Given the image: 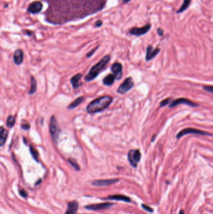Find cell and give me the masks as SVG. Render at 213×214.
I'll return each instance as SVG.
<instances>
[{
  "label": "cell",
  "instance_id": "obj_29",
  "mask_svg": "<svg viewBox=\"0 0 213 214\" xmlns=\"http://www.w3.org/2000/svg\"><path fill=\"white\" fill-rule=\"evenodd\" d=\"M21 127L22 129H23L24 130H30V125L28 123H22L21 125Z\"/></svg>",
  "mask_w": 213,
  "mask_h": 214
},
{
  "label": "cell",
  "instance_id": "obj_11",
  "mask_svg": "<svg viewBox=\"0 0 213 214\" xmlns=\"http://www.w3.org/2000/svg\"><path fill=\"white\" fill-rule=\"evenodd\" d=\"M120 181L119 179H111L105 180H96L92 182V185L98 187H105L116 183Z\"/></svg>",
  "mask_w": 213,
  "mask_h": 214
},
{
  "label": "cell",
  "instance_id": "obj_19",
  "mask_svg": "<svg viewBox=\"0 0 213 214\" xmlns=\"http://www.w3.org/2000/svg\"><path fill=\"white\" fill-rule=\"evenodd\" d=\"M8 135V131L2 126L0 128V146L1 147L5 145Z\"/></svg>",
  "mask_w": 213,
  "mask_h": 214
},
{
  "label": "cell",
  "instance_id": "obj_17",
  "mask_svg": "<svg viewBox=\"0 0 213 214\" xmlns=\"http://www.w3.org/2000/svg\"><path fill=\"white\" fill-rule=\"evenodd\" d=\"M108 200H118V201H125V202L129 203L131 201V199L129 197L123 195H109L107 198Z\"/></svg>",
  "mask_w": 213,
  "mask_h": 214
},
{
  "label": "cell",
  "instance_id": "obj_9",
  "mask_svg": "<svg viewBox=\"0 0 213 214\" xmlns=\"http://www.w3.org/2000/svg\"><path fill=\"white\" fill-rule=\"evenodd\" d=\"M114 205L113 203L111 202H104V203H100V204H91L85 206L84 208L89 211H100V210L103 209H107Z\"/></svg>",
  "mask_w": 213,
  "mask_h": 214
},
{
  "label": "cell",
  "instance_id": "obj_8",
  "mask_svg": "<svg viewBox=\"0 0 213 214\" xmlns=\"http://www.w3.org/2000/svg\"><path fill=\"white\" fill-rule=\"evenodd\" d=\"M180 104H185L191 107H196L198 106L197 104H196L194 101H192L189 99H187V98H179L172 101L170 104L169 107V108H173V107H175L176 106L179 105Z\"/></svg>",
  "mask_w": 213,
  "mask_h": 214
},
{
  "label": "cell",
  "instance_id": "obj_14",
  "mask_svg": "<svg viewBox=\"0 0 213 214\" xmlns=\"http://www.w3.org/2000/svg\"><path fill=\"white\" fill-rule=\"evenodd\" d=\"M79 207V203L76 200L69 201L68 204V208L64 214H77Z\"/></svg>",
  "mask_w": 213,
  "mask_h": 214
},
{
  "label": "cell",
  "instance_id": "obj_4",
  "mask_svg": "<svg viewBox=\"0 0 213 214\" xmlns=\"http://www.w3.org/2000/svg\"><path fill=\"white\" fill-rule=\"evenodd\" d=\"M188 134H196L199 135L203 136H211L212 134L207 132L206 131L201 130L199 129H196L194 128H186L181 130L176 135V138L179 139L180 138L183 137L184 135H188Z\"/></svg>",
  "mask_w": 213,
  "mask_h": 214
},
{
  "label": "cell",
  "instance_id": "obj_18",
  "mask_svg": "<svg viewBox=\"0 0 213 214\" xmlns=\"http://www.w3.org/2000/svg\"><path fill=\"white\" fill-rule=\"evenodd\" d=\"M115 80H116V79L114 74H108L103 79V83L106 86H110L114 83Z\"/></svg>",
  "mask_w": 213,
  "mask_h": 214
},
{
  "label": "cell",
  "instance_id": "obj_15",
  "mask_svg": "<svg viewBox=\"0 0 213 214\" xmlns=\"http://www.w3.org/2000/svg\"><path fill=\"white\" fill-rule=\"evenodd\" d=\"M82 76H83V75L81 73H77L71 79L70 82L74 89H77L83 84L81 81Z\"/></svg>",
  "mask_w": 213,
  "mask_h": 214
},
{
  "label": "cell",
  "instance_id": "obj_28",
  "mask_svg": "<svg viewBox=\"0 0 213 214\" xmlns=\"http://www.w3.org/2000/svg\"><path fill=\"white\" fill-rule=\"evenodd\" d=\"M203 89L206 92L213 93V85H206L203 86Z\"/></svg>",
  "mask_w": 213,
  "mask_h": 214
},
{
  "label": "cell",
  "instance_id": "obj_1",
  "mask_svg": "<svg viewBox=\"0 0 213 214\" xmlns=\"http://www.w3.org/2000/svg\"><path fill=\"white\" fill-rule=\"evenodd\" d=\"M113 100V97L109 95L98 97L88 105L86 107L87 112L89 114H94L103 112L111 104Z\"/></svg>",
  "mask_w": 213,
  "mask_h": 214
},
{
  "label": "cell",
  "instance_id": "obj_26",
  "mask_svg": "<svg viewBox=\"0 0 213 214\" xmlns=\"http://www.w3.org/2000/svg\"><path fill=\"white\" fill-rule=\"evenodd\" d=\"M173 98H166L164 100H163L161 103H160V107H163L166 106L167 104H171V103L173 101Z\"/></svg>",
  "mask_w": 213,
  "mask_h": 214
},
{
  "label": "cell",
  "instance_id": "obj_16",
  "mask_svg": "<svg viewBox=\"0 0 213 214\" xmlns=\"http://www.w3.org/2000/svg\"><path fill=\"white\" fill-rule=\"evenodd\" d=\"M24 60V53L21 49L16 50L13 55V61L14 63L16 65H19L22 63Z\"/></svg>",
  "mask_w": 213,
  "mask_h": 214
},
{
  "label": "cell",
  "instance_id": "obj_24",
  "mask_svg": "<svg viewBox=\"0 0 213 214\" xmlns=\"http://www.w3.org/2000/svg\"><path fill=\"white\" fill-rule=\"evenodd\" d=\"M30 151L33 158L37 162H39V160H38L39 154H38V151L36 150V149H35V148L32 145H31L30 146Z\"/></svg>",
  "mask_w": 213,
  "mask_h": 214
},
{
  "label": "cell",
  "instance_id": "obj_34",
  "mask_svg": "<svg viewBox=\"0 0 213 214\" xmlns=\"http://www.w3.org/2000/svg\"><path fill=\"white\" fill-rule=\"evenodd\" d=\"M24 34L27 35L28 36H31L32 34H33V33H32V31H31L30 30H25V31H24Z\"/></svg>",
  "mask_w": 213,
  "mask_h": 214
},
{
  "label": "cell",
  "instance_id": "obj_22",
  "mask_svg": "<svg viewBox=\"0 0 213 214\" xmlns=\"http://www.w3.org/2000/svg\"><path fill=\"white\" fill-rule=\"evenodd\" d=\"M37 90V81L34 76L31 77V88L29 91L30 94H34Z\"/></svg>",
  "mask_w": 213,
  "mask_h": 214
},
{
  "label": "cell",
  "instance_id": "obj_20",
  "mask_svg": "<svg viewBox=\"0 0 213 214\" xmlns=\"http://www.w3.org/2000/svg\"><path fill=\"white\" fill-rule=\"evenodd\" d=\"M85 100V98L83 96L81 97H79L78 98H77L75 100H74L71 104H69L68 106V109L69 110H72L76 108L77 106H78L81 104H82Z\"/></svg>",
  "mask_w": 213,
  "mask_h": 214
},
{
  "label": "cell",
  "instance_id": "obj_3",
  "mask_svg": "<svg viewBox=\"0 0 213 214\" xmlns=\"http://www.w3.org/2000/svg\"><path fill=\"white\" fill-rule=\"evenodd\" d=\"M60 132L61 130L59 129L58 121L54 115H53L50 120V133L52 140L55 144L58 143Z\"/></svg>",
  "mask_w": 213,
  "mask_h": 214
},
{
  "label": "cell",
  "instance_id": "obj_21",
  "mask_svg": "<svg viewBox=\"0 0 213 214\" xmlns=\"http://www.w3.org/2000/svg\"><path fill=\"white\" fill-rule=\"evenodd\" d=\"M191 2V0H184L181 6L180 7L179 9L176 11V13L180 14V13H182L183 12L185 11L187 9L188 7L189 6Z\"/></svg>",
  "mask_w": 213,
  "mask_h": 214
},
{
  "label": "cell",
  "instance_id": "obj_35",
  "mask_svg": "<svg viewBox=\"0 0 213 214\" xmlns=\"http://www.w3.org/2000/svg\"><path fill=\"white\" fill-rule=\"evenodd\" d=\"M131 0H122V1H123L124 3L126 4V3H128L129 2H130Z\"/></svg>",
  "mask_w": 213,
  "mask_h": 214
},
{
  "label": "cell",
  "instance_id": "obj_36",
  "mask_svg": "<svg viewBox=\"0 0 213 214\" xmlns=\"http://www.w3.org/2000/svg\"><path fill=\"white\" fill-rule=\"evenodd\" d=\"M179 214H184V210H183V209H181V210H180V211H179Z\"/></svg>",
  "mask_w": 213,
  "mask_h": 214
},
{
  "label": "cell",
  "instance_id": "obj_33",
  "mask_svg": "<svg viewBox=\"0 0 213 214\" xmlns=\"http://www.w3.org/2000/svg\"><path fill=\"white\" fill-rule=\"evenodd\" d=\"M157 33H158V34L159 36H163V35L164 31L162 30L161 28H158L157 29Z\"/></svg>",
  "mask_w": 213,
  "mask_h": 214
},
{
  "label": "cell",
  "instance_id": "obj_7",
  "mask_svg": "<svg viewBox=\"0 0 213 214\" xmlns=\"http://www.w3.org/2000/svg\"><path fill=\"white\" fill-rule=\"evenodd\" d=\"M151 28V24H147L145 26L140 28L134 27L131 28L129 30V34L136 36H142L146 34L150 30Z\"/></svg>",
  "mask_w": 213,
  "mask_h": 214
},
{
  "label": "cell",
  "instance_id": "obj_25",
  "mask_svg": "<svg viewBox=\"0 0 213 214\" xmlns=\"http://www.w3.org/2000/svg\"><path fill=\"white\" fill-rule=\"evenodd\" d=\"M68 161L69 163L74 168V169H75L76 171L78 172V171L80 170V167L79 166L78 163L76 162V161L75 159L70 158H69L68 160Z\"/></svg>",
  "mask_w": 213,
  "mask_h": 214
},
{
  "label": "cell",
  "instance_id": "obj_10",
  "mask_svg": "<svg viewBox=\"0 0 213 214\" xmlns=\"http://www.w3.org/2000/svg\"><path fill=\"white\" fill-rule=\"evenodd\" d=\"M43 4L41 2L39 1H36L31 3L30 5L28 6L27 11L31 14L36 15L39 13L43 10Z\"/></svg>",
  "mask_w": 213,
  "mask_h": 214
},
{
  "label": "cell",
  "instance_id": "obj_37",
  "mask_svg": "<svg viewBox=\"0 0 213 214\" xmlns=\"http://www.w3.org/2000/svg\"><path fill=\"white\" fill-rule=\"evenodd\" d=\"M41 179H39V180L38 181V182H37L36 183V186H38V185H39V183H41Z\"/></svg>",
  "mask_w": 213,
  "mask_h": 214
},
{
  "label": "cell",
  "instance_id": "obj_6",
  "mask_svg": "<svg viewBox=\"0 0 213 214\" xmlns=\"http://www.w3.org/2000/svg\"><path fill=\"white\" fill-rule=\"evenodd\" d=\"M134 85V81L131 76L128 77L120 85L117 90V93L119 94H123L131 90Z\"/></svg>",
  "mask_w": 213,
  "mask_h": 214
},
{
  "label": "cell",
  "instance_id": "obj_23",
  "mask_svg": "<svg viewBox=\"0 0 213 214\" xmlns=\"http://www.w3.org/2000/svg\"><path fill=\"white\" fill-rule=\"evenodd\" d=\"M15 122H16L15 117L13 116V115H9L6 120V126L10 129L13 128L15 124Z\"/></svg>",
  "mask_w": 213,
  "mask_h": 214
},
{
  "label": "cell",
  "instance_id": "obj_5",
  "mask_svg": "<svg viewBox=\"0 0 213 214\" xmlns=\"http://www.w3.org/2000/svg\"><path fill=\"white\" fill-rule=\"evenodd\" d=\"M141 158V154L138 149L130 150L128 154V160L133 167L136 168L138 163L140 162Z\"/></svg>",
  "mask_w": 213,
  "mask_h": 214
},
{
  "label": "cell",
  "instance_id": "obj_2",
  "mask_svg": "<svg viewBox=\"0 0 213 214\" xmlns=\"http://www.w3.org/2000/svg\"><path fill=\"white\" fill-rule=\"evenodd\" d=\"M110 60L111 56L109 55H106L102 58L99 61V62L96 63L95 65H94L90 69L89 73L84 77V80L86 81H91L95 80L100 75V73L106 68V66L108 65Z\"/></svg>",
  "mask_w": 213,
  "mask_h": 214
},
{
  "label": "cell",
  "instance_id": "obj_13",
  "mask_svg": "<svg viewBox=\"0 0 213 214\" xmlns=\"http://www.w3.org/2000/svg\"><path fill=\"white\" fill-rule=\"evenodd\" d=\"M160 52V49L159 48H156L154 49L153 46L148 45L146 48V60L149 61L153 59L154 57L156 56L158 53Z\"/></svg>",
  "mask_w": 213,
  "mask_h": 214
},
{
  "label": "cell",
  "instance_id": "obj_32",
  "mask_svg": "<svg viewBox=\"0 0 213 214\" xmlns=\"http://www.w3.org/2000/svg\"><path fill=\"white\" fill-rule=\"evenodd\" d=\"M102 24H103V22H102L101 20L99 19V20H98V21L96 22L95 25L96 28H99V27L102 26Z\"/></svg>",
  "mask_w": 213,
  "mask_h": 214
},
{
  "label": "cell",
  "instance_id": "obj_31",
  "mask_svg": "<svg viewBox=\"0 0 213 214\" xmlns=\"http://www.w3.org/2000/svg\"><path fill=\"white\" fill-rule=\"evenodd\" d=\"M98 47H97L96 48H94L93 49V50H91V51H89L88 53V54H87V55H86V56H87V58H89V57H91L93 54H94V53H95V52L98 50Z\"/></svg>",
  "mask_w": 213,
  "mask_h": 214
},
{
  "label": "cell",
  "instance_id": "obj_30",
  "mask_svg": "<svg viewBox=\"0 0 213 214\" xmlns=\"http://www.w3.org/2000/svg\"><path fill=\"white\" fill-rule=\"evenodd\" d=\"M19 194L21 197H23V198H26L28 197V193L26 192V190H24V189H21V190H19Z\"/></svg>",
  "mask_w": 213,
  "mask_h": 214
},
{
  "label": "cell",
  "instance_id": "obj_27",
  "mask_svg": "<svg viewBox=\"0 0 213 214\" xmlns=\"http://www.w3.org/2000/svg\"><path fill=\"white\" fill-rule=\"evenodd\" d=\"M141 207L145 210V211L148 212H150V213H152L154 212V210L153 208H152L151 207H150L149 206H148L147 205H146L145 204H141Z\"/></svg>",
  "mask_w": 213,
  "mask_h": 214
},
{
  "label": "cell",
  "instance_id": "obj_12",
  "mask_svg": "<svg viewBox=\"0 0 213 214\" xmlns=\"http://www.w3.org/2000/svg\"><path fill=\"white\" fill-rule=\"evenodd\" d=\"M111 71L116 76V80H120L121 79L122 76V65L121 63L119 62L114 63L111 67Z\"/></svg>",
  "mask_w": 213,
  "mask_h": 214
}]
</instances>
